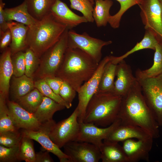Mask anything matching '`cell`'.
<instances>
[{
  "label": "cell",
  "instance_id": "3",
  "mask_svg": "<svg viewBox=\"0 0 162 162\" xmlns=\"http://www.w3.org/2000/svg\"><path fill=\"white\" fill-rule=\"evenodd\" d=\"M28 27L26 45L39 58L58 40L67 28L51 13Z\"/></svg>",
  "mask_w": 162,
  "mask_h": 162
},
{
  "label": "cell",
  "instance_id": "18",
  "mask_svg": "<svg viewBox=\"0 0 162 162\" xmlns=\"http://www.w3.org/2000/svg\"><path fill=\"white\" fill-rule=\"evenodd\" d=\"M150 138H153L148 133L140 127L121 123L108 138L104 140L119 142L130 139L139 140Z\"/></svg>",
  "mask_w": 162,
  "mask_h": 162
},
{
  "label": "cell",
  "instance_id": "27",
  "mask_svg": "<svg viewBox=\"0 0 162 162\" xmlns=\"http://www.w3.org/2000/svg\"><path fill=\"white\" fill-rule=\"evenodd\" d=\"M28 11L38 20L50 14L57 0H26Z\"/></svg>",
  "mask_w": 162,
  "mask_h": 162
},
{
  "label": "cell",
  "instance_id": "26",
  "mask_svg": "<svg viewBox=\"0 0 162 162\" xmlns=\"http://www.w3.org/2000/svg\"><path fill=\"white\" fill-rule=\"evenodd\" d=\"M94 4L92 13L94 21L98 27L105 26L109 22L113 2L112 0H94Z\"/></svg>",
  "mask_w": 162,
  "mask_h": 162
},
{
  "label": "cell",
  "instance_id": "14",
  "mask_svg": "<svg viewBox=\"0 0 162 162\" xmlns=\"http://www.w3.org/2000/svg\"><path fill=\"white\" fill-rule=\"evenodd\" d=\"M7 104L11 118L16 129L36 130L40 128L42 123L34 113L26 110L15 101L8 100Z\"/></svg>",
  "mask_w": 162,
  "mask_h": 162
},
{
  "label": "cell",
  "instance_id": "29",
  "mask_svg": "<svg viewBox=\"0 0 162 162\" xmlns=\"http://www.w3.org/2000/svg\"><path fill=\"white\" fill-rule=\"evenodd\" d=\"M117 64L113 63L110 60L106 64L97 92L112 91L114 86V79L116 76Z\"/></svg>",
  "mask_w": 162,
  "mask_h": 162
},
{
  "label": "cell",
  "instance_id": "43",
  "mask_svg": "<svg viewBox=\"0 0 162 162\" xmlns=\"http://www.w3.org/2000/svg\"><path fill=\"white\" fill-rule=\"evenodd\" d=\"M5 4L2 0H0V34L9 28L4 11Z\"/></svg>",
  "mask_w": 162,
  "mask_h": 162
},
{
  "label": "cell",
  "instance_id": "25",
  "mask_svg": "<svg viewBox=\"0 0 162 162\" xmlns=\"http://www.w3.org/2000/svg\"><path fill=\"white\" fill-rule=\"evenodd\" d=\"M66 108L52 99L44 96L43 100L34 113L41 123L52 120L54 114Z\"/></svg>",
  "mask_w": 162,
  "mask_h": 162
},
{
  "label": "cell",
  "instance_id": "39",
  "mask_svg": "<svg viewBox=\"0 0 162 162\" xmlns=\"http://www.w3.org/2000/svg\"><path fill=\"white\" fill-rule=\"evenodd\" d=\"M19 144L11 147H6L0 145V162L19 161Z\"/></svg>",
  "mask_w": 162,
  "mask_h": 162
},
{
  "label": "cell",
  "instance_id": "15",
  "mask_svg": "<svg viewBox=\"0 0 162 162\" xmlns=\"http://www.w3.org/2000/svg\"><path fill=\"white\" fill-rule=\"evenodd\" d=\"M153 138L125 140L122 147L128 162H137L140 160L149 161V155L152 148Z\"/></svg>",
  "mask_w": 162,
  "mask_h": 162
},
{
  "label": "cell",
  "instance_id": "19",
  "mask_svg": "<svg viewBox=\"0 0 162 162\" xmlns=\"http://www.w3.org/2000/svg\"><path fill=\"white\" fill-rule=\"evenodd\" d=\"M9 47L2 52L0 57V95L8 100L10 81L13 71Z\"/></svg>",
  "mask_w": 162,
  "mask_h": 162
},
{
  "label": "cell",
  "instance_id": "38",
  "mask_svg": "<svg viewBox=\"0 0 162 162\" xmlns=\"http://www.w3.org/2000/svg\"><path fill=\"white\" fill-rule=\"evenodd\" d=\"M13 68V75L16 77L25 74V52L23 51L17 52L11 56Z\"/></svg>",
  "mask_w": 162,
  "mask_h": 162
},
{
  "label": "cell",
  "instance_id": "10",
  "mask_svg": "<svg viewBox=\"0 0 162 162\" xmlns=\"http://www.w3.org/2000/svg\"><path fill=\"white\" fill-rule=\"evenodd\" d=\"M145 29H149L162 41V7L160 0H141L138 5Z\"/></svg>",
  "mask_w": 162,
  "mask_h": 162
},
{
  "label": "cell",
  "instance_id": "2",
  "mask_svg": "<svg viewBox=\"0 0 162 162\" xmlns=\"http://www.w3.org/2000/svg\"><path fill=\"white\" fill-rule=\"evenodd\" d=\"M99 64L82 50L68 47L56 76L68 83L78 93L83 82L94 73Z\"/></svg>",
  "mask_w": 162,
  "mask_h": 162
},
{
  "label": "cell",
  "instance_id": "23",
  "mask_svg": "<svg viewBox=\"0 0 162 162\" xmlns=\"http://www.w3.org/2000/svg\"><path fill=\"white\" fill-rule=\"evenodd\" d=\"M4 11L8 22L15 21L29 26L38 21L29 13L26 0L21 4L11 8H5Z\"/></svg>",
  "mask_w": 162,
  "mask_h": 162
},
{
  "label": "cell",
  "instance_id": "41",
  "mask_svg": "<svg viewBox=\"0 0 162 162\" xmlns=\"http://www.w3.org/2000/svg\"><path fill=\"white\" fill-rule=\"evenodd\" d=\"M44 79L53 91L56 94H59V90L63 81L56 76L47 77Z\"/></svg>",
  "mask_w": 162,
  "mask_h": 162
},
{
  "label": "cell",
  "instance_id": "9",
  "mask_svg": "<svg viewBox=\"0 0 162 162\" xmlns=\"http://www.w3.org/2000/svg\"><path fill=\"white\" fill-rule=\"evenodd\" d=\"M110 60V56H106L101 60L94 73L82 85L77 93L78 103L76 107L78 112V119L80 123L83 122L87 106L92 98L97 91L104 68Z\"/></svg>",
  "mask_w": 162,
  "mask_h": 162
},
{
  "label": "cell",
  "instance_id": "33",
  "mask_svg": "<svg viewBox=\"0 0 162 162\" xmlns=\"http://www.w3.org/2000/svg\"><path fill=\"white\" fill-rule=\"evenodd\" d=\"M120 5L119 11L114 15H111L108 23L113 28L119 27L121 19L124 14L130 8L136 4L139 5L141 0H116Z\"/></svg>",
  "mask_w": 162,
  "mask_h": 162
},
{
  "label": "cell",
  "instance_id": "16",
  "mask_svg": "<svg viewBox=\"0 0 162 162\" xmlns=\"http://www.w3.org/2000/svg\"><path fill=\"white\" fill-rule=\"evenodd\" d=\"M50 13L57 21L65 25L69 29L87 22L83 16L75 14L60 0H56L52 8Z\"/></svg>",
  "mask_w": 162,
  "mask_h": 162
},
{
  "label": "cell",
  "instance_id": "22",
  "mask_svg": "<svg viewBox=\"0 0 162 162\" xmlns=\"http://www.w3.org/2000/svg\"><path fill=\"white\" fill-rule=\"evenodd\" d=\"M100 149L102 162H128L118 142L104 140Z\"/></svg>",
  "mask_w": 162,
  "mask_h": 162
},
{
  "label": "cell",
  "instance_id": "35",
  "mask_svg": "<svg viewBox=\"0 0 162 162\" xmlns=\"http://www.w3.org/2000/svg\"><path fill=\"white\" fill-rule=\"evenodd\" d=\"M34 87L38 89L44 96L50 98L64 106L67 109L71 107L62 98L59 94L55 93L45 82L44 79L34 80Z\"/></svg>",
  "mask_w": 162,
  "mask_h": 162
},
{
  "label": "cell",
  "instance_id": "8",
  "mask_svg": "<svg viewBox=\"0 0 162 162\" xmlns=\"http://www.w3.org/2000/svg\"><path fill=\"white\" fill-rule=\"evenodd\" d=\"M78 116L76 107L69 117L56 123L50 131L49 135L50 138L60 148L76 139L80 128Z\"/></svg>",
  "mask_w": 162,
  "mask_h": 162
},
{
  "label": "cell",
  "instance_id": "31",
  "mask_svg": "<svg viewBox=\"0 0 162 162\" xmlns=\"http://www.w3.org/2000/svg\"><path fill=\"white\" fill-rule=\"evenodd\" d=\"M32 140L22 134V137L19 143V161H25L26 162H35L36 153Z\"/></svg>",
  "mask_w": 162,
  "mask_h": 162
},
{
  "label": "cell",
  "instance_id": "44",
  "mask_svg": "<svg viewBox=\"0 0 162 162\" xmlns=\"http://www.w3.org/2000/svg\"><path fill=\"white\" fill-rule=\"evenodd\" d=\"M50 152L46 150L36 153L35 162H52L54 161L50 156Z\"/></svg>",
  "mask_w": 162,
  "mask_h": 162
},
{
  "label": "cell",
  "instance_id": "6",
  "mask_svg": "<svg viewBox=\"0 0 162 162\" xmlns=\"http://www.w3.org/2000/svg\"><path fill=\"white\" fill-rule=\"evenodd\" d=\"M136 78L147 105L159 126H162V74L154 77Z\"/></svg>",
  "mask_w": 162,
  "mask_h": 162
},
{
  "label": "cell",
  "instance_id": "42",
  "mask_svg": "<svg viewBox=\"0 0 162 162\" xmlns=\"http://www.w3.org/2000/svg\"><path fill=\"white\" fill-rule=\"evenodd\" d=\"M11 42V36L9 28L0 34V50L2 53L8 47Z\"/></svg>",
  "mask_w": 162,
  "mask_h": 162
},
{
  "label": "cell",
  "instance_id": "32",
  "mask_svg": "<svg viewBox=\"0 0 162 162\" xmlns=\"http://www.w3.org/2000/svg\"><path fill=\"white\" fill-rule=\"evenodd\" d=\"M7 100L0 95V133L17 130L14 126L10 114Z\"/></svg>",
  "mask_w": 162,
  "mask_h": 162
},
{
  "label": "cell",
  "instance_id": "30",
  "mask_svg": "<svg viewBox=\"0 0 162 162\" xmlns=\"http://www.w3.org/2000/svg\"><path fill=\"white\" fill-rule=\"evenodd\" d=\"M44 96L38 89L34 88L15 102L28 112L34 113L42 102Z\"/></svg>",
  "mask_w": 162,
  "mask_h": 162
},
{
  "label": "cell",
  "instance_id": "28",
  "mask_svg": "<svg viewBox=\"0 0 162 162\" xmlns=\"http://www.w3.org/2000/svg\"><path fill=\"white\" fill-rule=\"evenodd\" d=\"M154 51L152 66L144 70L137 69L135 74L136 78L154 77L162 74V41L158 42L155 46Z\"/></svg>",
  "mask_w": 162,
  "mask_h": 162
},
{
  "label": "cell",
  "instance_id": "21",
  "mask_svg": "<svg viewBox=\"0 0 162 162\" xmlns=\"http://www.w3.org/2000/svg\"><path fill=\"white\" fill-rule=\"evenodd\" d=\"M35 88L34 80L24 74L19 77L12 76L9 91L12 101H16Z\"/></svg>",
  "mask_w": 162,
  "mask_h": 162
},
{
  "label": "cell",
  "instance_id": "1",
  "mask_svg": "<svg viewBox=\"0 0 162 162\" xmlns=\"http://www.w3.org/2000/svg\"><path fill=\"white\" fill-rule=\"evenodd\" d=\"M119 118L122 124L141 128L154 139L159 137V125L145 101L137 79L122 97Z\"/></svg>",
  "mask_w": 162,
  "mask_h": 162
},
{
  "label": "cell",
  "instance_id": "13",
  "mask_svg": "<svg viewBox=\"0 0 162 162\" xmlns=\"http://www.w3.org/2000/svg\"><path fill=\"white\" fill-rule=\"evenodd\" d=\"M121 123L119 118L110 126L100 128L92 123H80V132L75 141L90 143L100 148L102 140L107 138Z\"/></svg>",
  "mask_w": 162,
  "mask_h": 162
},
{
  "label": "cell",
  "instance_id": "11",
  "mask_svg": "<svg viewBox=\"0 0 162 162\" xmlns=\"http://www.w3.org/2000/svg\"><path fill=\"white\" fill-rule=\"evenodd\" d=\"M52 119L42 123L37 130L22 129V134L38 142L44 149L56 156L61 162H70L69 157L54 143L49 136L50 133L56 124Z\"/></svg>",
  "mask_w": 162,
  "mask_h": 162
},
{
  "label": "cell",
  "instance_id": "45",
  "mask_svg": "<svg viewBox=\"0 0 162 162\" xmlns=\"http://www.w3.org/2000/svg\"><path fill=\"white\" fill-rule=\"evenodd\" d=\"M93 4H94V0H89Z\"/></svg>",
  "mask_w": 162,
  "mask_h": 162
},
{
  "label": "cell",
  "instance_id": "4",
  "mask_svg": "<svg viewBox=\"0 0 162 162\" xmlns=\"http://www.w3.org/2000/svg\"><path fill=\"white\" fill-rule=\"evenodd\" d=\"M122 97L112 92H96L87 106L83 122L107 127L119 119Z\"/></svg>",
  "mask_w": 162,
  "mask_h": 162
},
{
  "label": "cell",
  "instance_id": "40",
  "mask_svg": "<svg viewBox=\"0 0 162 162\" xmlns=\"http://www.w3.org/2000/svg\"><path fill=\"white\" fill-rule=\"evenodd\" d=\"M76 92L67 82L63 81L60 87L59 94L70 107Z\"/></svg>",
  "mask_w": 162,
  "mask_h": 162
},
{
  "label": "cell",
  "instance_id": "20",
  "mask_svg": "<svg viewBox=\"0 0 162 162\" xmlns=\"http://www.w3.org/2000/svg\"><path fill=\"white\" fill-rule=\"evenodd\" d=\"M8 26L11 36V42L9 46L11 55L25 50L27 48L26 40L28 27L14 21L8 22Z\"/></svg>",
  "mask_w": 162,
  "mask_h": 162
},
{
  "label": "cell",
  "instance_id": "17",
  "mask_svg": "<svg viewBox=\"0 0 162 162\" xmlns=\"http://www.w3.org/2000/svg\"><path fill=\"white\" fill-rule=\"evenodd\" d=\"M116 76L112 92L122 97L128 93L137 79L133 76L130 66L124 60L117 64Z\"/></svg>",
  "mask_w": 162,
  "mask_h": 162
},
{
  "label": "cell",
  "instance_id": "7",
  "mask_svg": "<svg viewBox=\"0 0 162 162\" xmlns=\"http://www.w3.org/2000/svg\"><path fill=\"white\" fill-rule=\"evenodd\" d=\"M112 43L111 40L104 41L92 37L85 32L80 34L72 29L68 31V47L82 50L99 63L101 61L102 48Z\"/></svg>",
  "mask_w": 162,
  "mask_h": 162
},
{
  "label": "cell",
  "instance_id": "46",
  "mask_svg": "<svg viewBox=\"0 0 162 162\" xmlns=\"http://www.w3.org/2000/svg\"><path fill=\"white\" fill-rule=\"evenodd\" d=\"M160 2L162 7V0H160Z\"/></svg>",
  "mask_w": 162,
  "mask_h": 162
},
{
  "label": "cell",
  "instance_id": "37",
  "mask_svg": "<svg viewBox=\"0 0 162 162\" xmlns=\"http://www.w3.org/2000/svg\"><path fill=\"white\" fill-rule=\"evenodd\" d=\"M18 130H8L0 133V145L11 147L19 144L22 134Z\"/></svg>",
  "mask_w": 162,
  "mask_h": 162
},
{
  "label": "cell",
  "instance_id": "5",
  "mask_svg": "<svg viewBox=\"0 0 162 162\" xmlns=\"http://www.w3.org/2000/svg\"><path fill=\"white\" fill-rule=\"evenodd\" d=\"M69 29L67 28L58 40L40 58L39 64L34 76V80L56 76L68 47Z\"/></svg>",
  "mask_w": 162,
  "mask_h": 162
},
{
  "label": "cell",
  "instance_id": "36",
  "mask_svg": "<svg viewBox=\"0 0 162 162\" xmlns=\"http://www.w3.org/2000/svg\"><path fill=\"white\" fill-rule=\"evenodd\" d=\"M25 52L26 66L25 75L34 79L35 74L39 66L40 58L28 48L26 49Z\"/></svg>",
  "mask_w": 162,
  "mask_h": 162
},
{
  "label": "cell",
  "instance_id": "34",
  "mask_svg": "<svg viewBox=\"0 0 162 162\" xmlns=\"http://www.w3.org/2000/svg\"><path fill=\"white\" fill-rule=\"evenodd\" d=\"M71 8L81 12L87 22H93V16L94 5L89 0H69Z\"/></svg>",
  "mask_w": 162,
  "mask_h": 162
},
{
  "label": "cell",
  "instance_id": "12",
  "mask_svg": "<svg viewBox=\"0 0 162 162\" xmlns=\"http://www.w3.org/2000/svg\"><path fill=\"white\" fill-rule=\"evenodd\" d=\"M63 147L70 162H98L101 158L100 148L90 143L73 141Z\"/></svg>",
  "mask_w": 162,
  "mask_h": 162
},
{
  "label": "cell",
  "instance_id": "24",
  "mask_svg": "<svg viewBox=\"0 0 162 162\" xmlns=\"http://www.w3.org/2000/svg\"><path fill=\"white\" fill-rule=\"evenodd\" d=\"M159 41H160L157 37L152 31L146 29L143 39L132 49L120 56H110V60L113 63L117 64L129 56L137 51L146 49L154 50L155 46Z\"/></svg>",
  "mask_w": 162,
  "mask_h": 162
}]
</instances>
